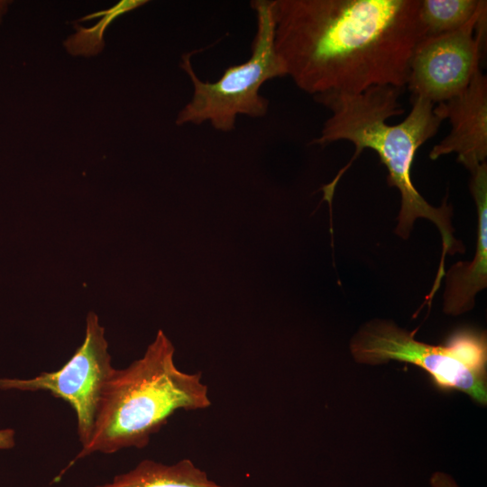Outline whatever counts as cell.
I'll list each match as a JSON object with an SVG mask.
<instances>
[{"label":"cell","instance_id":"9","mask_svg":"<svg viewBox=\"0 0 487 487\" xmlns=\"http://www.w3.org/2000/svg\"><path fill=\"white\" fill-rule=\"evenodd\" d=\"M470 190L477 209V243L473 258L453 264L444 276V311L458 316L474 306L475 296L487 287V164L471 173Z\"/></svg>","mask_w":487,"mask_h":487},{"label":"cell","instance_id":"3","mask_svg":"<svg viewBox=\"0 0 487 487\" xmlns=\"http://www.w3.org/2000/svg\"><path fill=\"white\" fill-rule=\"evenodd\" d=\"M175 348L159 330L142 357L114 369L106 381L91 437L58 479L76 461L96 452L113 454L143 448L178 410H200L211 405L201 372L180 371Z\"/></svg>","mask_w":487,"mask_h":487},{"label":"cell","instance_id":"7","mask_svg":"<svg viewBox=\"0 0 487 487\" xmlns=\"http://www.w3.org/2000/svg\"><path fill=\"white\" fill-rule=\"evenodd\" d=\"M486 25L487 2L481 0L475 14L461 28L423 38L415 47L409 64L407 86L411 97L434 104L463 93L480 70Z\"/></svg>","mask_w":487,"mask_h":487},{"label":"cell","instance_id":"14","mask_svg":"<svg viewBox=\"0 0 487 487\" xmlns=\"http://www.w3.org/2000/svg\"><path fill=\"white\" fill-rule=\"evenodd\" d=\"M14 446V432L12 429L0 430V449H8Z\"/></svg>","mask_w":487,"mask_h":487},{"label":"cell","instance_id":"12","mask_svg":"<svg viewBox=\"0 0 487 487\" xmlns=\"http://www.w3.org/2000/svg\"><path fill=\"white\" fill-rule=\"evenodd\" d=\"M146 0H124L106 11L99 14L95 13L87 19L104 15L96 26L92 28H83L75 25L77 32L64 41V46L68 52L74 56H92L99 53L105 46L103 40L104 32L109 23L120 14L132 11L146 4Z\"/></svg>","mask_w":487,"mask_h":487},{"label":"cell","instance_id":"6","mask_svg":"<svg viewBox=\"0 0 487 487\" xmlns=\"http://www.w3.org/2000/svg\"><path fill=\"white\" fill-rule=\"evenodd\" d=\"M106 331L94 312L86 319L83 343L59 370L31 379L0 378V390L49 391L67 401L77 417L81 446L89 441L104 386L114 371Z\"/></svg>","mask_w":487,"mask_h":487},{"label":"cell","instance_id":"1","mask_svg":"<svg viewBox=\"0 0 487 487\" xmlns=\"http://www.w3.org/2000/svg\"><path fill=\"white\" fill-rule=\"evenodd\" d=\"M420 0H273L274 47L287 76L313 97L404 88L425 38Z\"/></svg>","mask_w":487,"mask_h":487},{"label":"cell","instance_id":"2","mask_svg":"<svg viewBox=\"0 0 487 487\" xmlns=\"http://www.w3.org/2000/svg\"><path fill=\"white\" fill-rule=\"evenodd\" d=\"M403 88L375 86L354 96H322L315 97L331 111L320 135L310 144L326 145L348 141L355 146L350 161L329 184L323 186V200L329 207L335 188L362 152L368 148L379 156L389 172L388 184L399 189L401 198L397 235L407 239L418 218H426L437 227L442 239V257L438 271L445 270L446 254L464 253L463 244L455 239L451 224L453 208L445 199L440 207L430 205L417 190L411 179V168L418 148L437 133L442 120L434 113V104L421 97H412V109L397 124L387 119L401 115L404 109L399 101Z\"/></svg>","mask_w":487,"mask_h":487},{"label":"cell","instance_id":"8","mask_svg":"<svg viewBox=\"0 0 487 487\" xmlns=\"http://www.w3.org/2000/svg\"><path fill=\"white\" fill-rule=\"evenodd\" d=\"M434 113L448 119L451 131L429 152L431 160L452 152L472 173L487 157V77L478 70L460 95L438 103Z\"/></svg>","mask_w":487,"mask_h":487},{"label":"cell","instance_id":"10","mask_svg":"<svg viewBox=\"0 0 487 487\" xmlns=\"http://www.w3.org/2000/svg\"><path fill=\"white\" fill-rule=\"evenodd\" d=\"M96 487H233L210 480L207 473L191 460L182 459L173 464H164L146 459L133 469Z\"/></svg>","mask_w":487,"mask_h":487},{"label":"cell","instance_id":"4","mask_svg":"<svg viewBox=\"0 0 487 487\" xmlns=\"http://www.w3.org/2000/svg\"><path fill=\"white\" fill-rule=\"evenodd\" d=\"M354 359L361 363L389 361L413 363L425 370L442 390H455L482 405L487 402V337L484 331L460 328L444 345L418 341L414 333L385 319L363 325L350 342Z\"/></svg>","mask_w":487,"mask_h":487},{"label":"cell","instance_id":"13","mask_svg":"<svg viewBox=\"0 0 487 487\" xmlns=\"http://www.w3.org/2000/svg\"><path fill=\"white\" fill-rule=\"evenodd\" d=\"M429 482L432 487H459L449 474L442 472L434 473Z\"/></svg>","mask_w":487,"mask_h":487},{"label":"cell","instance_id":"11","mask_svg":"<svg viewBox=\"0 0 487 487\" xmlns=\"http://www.w3.org/2000/svg\"><path fill=\"white\" fill-rule=\"evenodd\" d=\"M481 0H420L418 15L425 37L455 31L477 12Z\"/></svg>","mask_w":487,"mask_h":487},{"label":"cell","instance_id":"15","mask_svg":"<svg viewBox=\"0 0 487 487\" xmlns=\"http://www.w3.org/2000/svg\"><path fill=\"white\" fill-rule=\"evenodd\" d=\"M9 4V1L0 0V23L2 22L3 17L8 9Z\"/></svg>","mask_w":487,"mask_h":487},{"label":"cell","instance_id":"5","mask_svg":"<svg viewBox=\"0 0 487 487\" xmlns=\"http://www.w3.org/2000/svg\"><path fill=\"white\" fill-rule=\"evenodd\" d=\"M250 4L255 13L256 32L246 61L226 68L216 81L209 82L202 81L195 73L191 54L182 55L180 68L191 80L193 94L179 112L176 124L208 122L217 131L230 132L239 115L258 118L267 114L269 101L260 89L266 81L287 73L274 47L273 0H253Z\"/></svg>","mask_w":487,"mask_h":487}]
</instances>
